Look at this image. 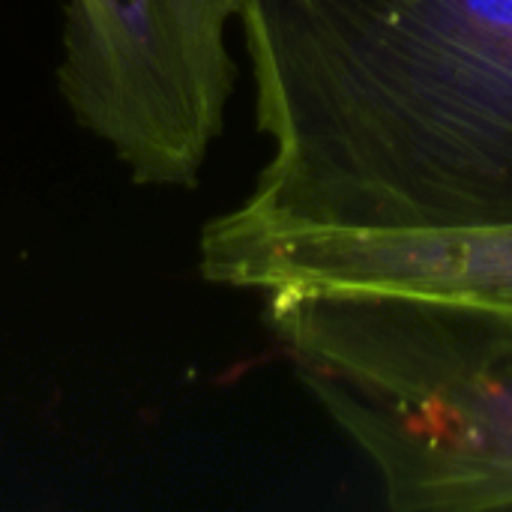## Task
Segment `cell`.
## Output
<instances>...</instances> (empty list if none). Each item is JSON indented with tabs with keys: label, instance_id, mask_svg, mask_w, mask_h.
Returning a JSON list of instances; mask_svg holds the SVG:
<instances>
[{
	"label": "cell",
	"instance_id": "cell-3",
	"mask_svg": "<svg viewBox=\"0 0 512 512\" xmlns=\"http://www.w3.org/2000/svg\"><path fill=\"white\" fill-rule=\"evenodd\" d=\"M240 0H66L57 87L138 186L192 189L237 84Z\"/></svg>",
	"mask_w": 512,
	"mask_h": 512
},
{
	"label": "cell",
	"instance_id": "cell-1",
	"mask_svg": "<svg viewBox=\"0 0 512 512\" xmlns=\"http://www.w3.org/2000/svg\"><path fill=\"white\" fill-rule=\"evenodd\" d=\"M270 156L237 216L512 222V0H240Z\"/></svg>",
	"mask_w": 512,
	"mask_h": 512
},
{
	"label": "cell",
	"instance_id": "cell-2",
	"mask_svg": "<svg viewBox=\"0 0 512 512\" xmlns=\"http://www.w3.org/2000/svg\"><path fill=\"white\" fill-rule=\"evenodd\" d=\"M264 324L396 512L512 507V321L366 294H267Z\"/></svg>",
	"mask_w": 512,
	"mask_h": 512
},
{
	"label": "cell",
	"instance_id": "cell-4",
	"mask_svg": "<svg viewBox=\"0 0 512 512\" xmlns=\"http://www.w3.org/2000/svg\"><path fill=\"white\" fill-rule=\"evenodd\" d=\"M201 279L252 294H366L480 309L512 321V222L471 228H333L213 216Z\"/></svg>",
	"mask_w": 512,
	"mask_h": 512
}]
</instances>
